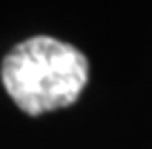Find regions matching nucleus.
<instances>
[{
    "instance_id": "obj_1",
    "label": "nucleus",
    "mask_w": 152,
    "mask_h": 149,
    "mask_svg": "<svg viewBox=\"0 0 152 149\" xmlns=\"http://www.w3.org/2000/svg\"><path fill=\"white\" fill-rule=\"evenodd\" d=\"M0 76L20 111L40 116L69 107L81 96L90 67L76 47L49 36H34L5 56Z\"/></svg>"
}]
</instances>
